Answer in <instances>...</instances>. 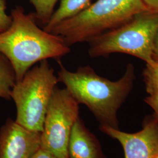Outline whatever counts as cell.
Segmentation results:
<instances>
[{
	"label": "cell",
	"instance_id": "obj_1",
	"mask_svg": "<svg viewBox=\"0 0 158 158\" xmlns=\"http://www.w3.org/2000/svg\"><path fill=\"white\" fill-rule=\"evenodd\" d=\"M57 77L79 104H84L101 125L119 129L117 113L132 90L135 79V68L128 64L124 75L111 81L96 73L89 66L71 72L58 60Z\"/></svg>",
	"mask_w": 158,
	"mask_h": 158
},
{
	"label": "cell",
	"instance_id": "obj_2",
	"mask_svg": "<svg viewBox=\"0 0 158 158\" xmlns=\"http://www.w3.org/2000/svg\"><path fill=\"white\" fill-rule=\"evenodd\" d=\"M11 16L10 26L0 33V53L11 64L16 83L36 63L49 59L58 61L70 52L62 37L40 28L34 13L26 14L17 6Z\"/></svg>",
	"mask_w": 158,
	"mask_h": 158
},
{
	"label": "cell",
	"instance_id": "obj_3",
	"mask_svg": "<svg viewBox=\"0 0 158 158\" xmlns=\"http://www.w3.org/2000/svg\"><path fill=\"white\" fill-rule=\"evenodd\" d=\"M147 11L142 0H97L79 14L59 23L51 33L62 37L71 46L88 42Z\"/></svg>",
	"mask_w": 158,
	"mask_h": 158
},
{
	"label": "cell",
	"instance_id": "obj_4",
	"mask_svg": "<svg viewBox=\"0 0 158 158\" xmlns=\"http://www.w3.org/2000/svg\"><path fill=\"white\" fill-rule=\"evenodd\" d=\"M158 27V13L143 12L118 27L88 40L89 55L98 57L122 53L141 59L146 63L154 62L153 39Z\"/></svg>",
	"mask_w": 158,
	"mask_h": 158
},
{
	"label": "cell",
	"instance_id": "obj_5",
	"mask_svg": "<svg viewBox=\"0 0 158 158\" xmlns=\"http://www.w3.org/2000/svg\"><path fill=\"white\" fill-rule=\"evenodd\" d=\"M59 81L48 60L29 69L12 89L17 108L15 121L25 128L42 132L51 97Z\"/></svg>",
	"mask_w": 158,
	"mask_h": 158
},
{
	"label": "cell",
	"instance_id": "obj_6",
	"mask_svg": "<svg viewBox=\"0 0 158 158\" xmlns=\"http://www.w3.org/2000/svg\"><path fill=\"white\" fill-rule=\"evenodd\" d=\"M79 117V104L66 89L56 86L48 105L41 132L40 148L56 158H68V143Z\"/></svg>",
	"mask_w": 158,
	"mask_h": 158
},
{
	"label": "cell",
	"instance_id": "obj_7",
	"mask_svg": "<svg viewBox=\"0 0 158 158\" xmlns=\"http://www.w3.org/2000/svg\"><path fill=\"white\" fill-rule=\"evenodd\" d=\"M100 130L120 143L125 158H156L158 155V123L153 115L147 116L142 130L135 133L101 125Z\"/></svg>",
	"mask_w": 158,
	"mask_h": 158
},
{
	"label": "cell",
	"instance_id": "obj_8",
	"mask_svg": "<svg viewBox=\"0 0 158 158\" xmlns=\"http://www.w3.org/2000/svg\"><path fill=\"white\" fill-rule=\"evenodd\" d=\"M41 147V132L28 130L11 118L0 129V158H31Z\"/></svg>",
	"mask_w": 158,
	"mask_h": 158
},
{
	"label": "cell",
	"instance_id": "obj_9",
	"mask_svg": "<svg viewBox=\"0 0 158 158\" xmlns=\"http://www.w3.org/2000/svg\"><path fill=\"white\" fill-rule=\"evenodd\" d=\"M69 158H107L96 136L79 117L74 124L68 143Z\"/></svg>",
	"mask_w": 158,
	"mask_h": 158
},
{
	"label": "cell",
	"instance_id": "obj_10",
	"mask_svg": "<svg viewBox=\"0 0 158 158\" xmlns=\"http://www.w3.org/2000/svg\"><path fill=\"white\" fill-rule=\"evenodd\" d=\"M91 0H60L59 8L54 11L49 23L43 29L51 32L57 25L76 16L90 5Z\"/></svg>",
	"mask_w": 158,
	"mask_h": 158
},
{
	"label": "cell",
	"instance_id": "obj_11",
	"mask_svg": "<svg viewBox=\"0 0 158 158\" xmlns=\"http://www.w3.org/2000/svg\"><path fill=\"white\" fill-rule=\"evenodd\" d=\"M16 76L11 64L0 53V98L10 100Z\"/></svg>",
	"mask_w": 158,
	"mask_h": 158
},
{
	"label": "cell",
	"instance_id": "obj_12",
	"mask_svg": "<svg viewBox=\"0 0 158 158\" xmlns=\"http://www.w3.org/2000/svg\"><path fill=\"white\" fill-rule=\"evenodd\" d=\"M58 0H30L35 9V17L42 28L49 23Z\"/></svg>",
	"mask_w": 158,
	"mask_h": 158
},
{
	"label": "cell",
	"instance_id": "obj_13",
	"mask_svg": "<svg viewBox=\"0 0 158 158\" xmlns=\"http://www.w3.org/2000/svg\"><path fill=\"white\" fill-rule=\"evenodd\" d=\"M143 77L149 96H158V63H147Z\"/></svg>",
	"mask_w": 158,
	"mask_h": 158
},
{
	"label": "cell",
	"instance_id": "obj_14",
	"mask_svg": "<svg viewBox=\"0 0 158 158\" xmlns=\"http://www.w3.org/2000/svg\"><path fill=\"white\" fill-rule=\"evenodd\" d=\"M6 0H0V33L4 32L11 23V15L6 14Z\"/></svg>",
	"mask_w": 158,
	"mask_h": 158
},
{
	"label": "cell",
	"instance_id": "obj_15",
	"mask_svg": "<svg viewBox=\"0 0 158 158\" xmlns=\"http://www.w3.org/2000/svg\"><path fill=\"white\" fill-rule=\"evenodd\" d=\"M145 102L153 110V116L158 123V96H148L145 98Z\"/></svg>",
	"mask_w": 158,
	"mask_h": 158
},
{
	"label": "cell",
	"instance_id": "obj_16",
	"mask_svg": "<svg viewBox=\"0 0 158 158\" xmlns=\"http://www.w3.org/2000/svg\"><path fill=\"white\" fill-rule=\"evenodd\" d=\"M152 56L153 61L158 63V27L153 39Z\"/></svg>",
	"mask_w": 158,
	"mask_h": 158
},
{
	"label": "cell",
	"instance_id": "obj_17",
	"mask_svg": "<svg viewBox=\"0 0 158 158\" xmlns=\"http://www.w3.org/2000/svg\"><path fill=\"white\" fill-rule=\"evenodd\" d=\"M149 11L158 13V0H142Z\"/></svg>",
	"mask_w": 158,
	"mask_h": 158
},
{
	"label": "cell",
	"instance_id": "obj_18",
	"mask_svg": "<svg viewBox=\"0 0 158 158\" xmlns=\"http://www.w3.org/2000/svg\"><path fill=\"white\" fill-rule=\"evenodd\" d=\"M31 158H56L51 153L46 151L42 148L40 149L35 153L34 156Z\"/></svg>",
	"mask_w": 158,
	"mask_h": 158
},
{
	"label": "cell",
	"instance_id": "obj_19",
	"mask_svg": "<svg viewBox=\"0 0 158 158\" xmlns=\"http://www.w3.org/2000/svg\"><path fill=\"white\" fill-rule=\"evenodd\" d=\"M156 158H158V156H156Z\"/></svg>",
	"mask_w": 158,
	"mask_h": 158
},
{
	"label": "cell",
	"instance_id": "obj_20",
	"mask_svg": "<svg viewBox=\"0 0 158 158\" xmlns=\"http://www.w3.org/2000/svg\"></svg>",
	"mask_w": 158,
	"mask_h": 158
}]
</instances>
